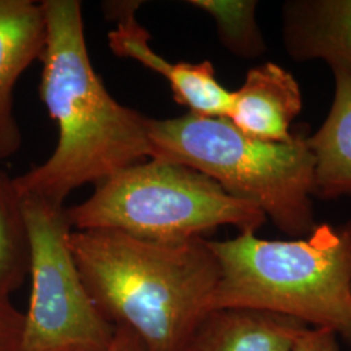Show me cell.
Returning a JSON list of instances; mask_svg holds the SVG:
<instances>
[{"instance_id":"6da1fadb","label":"cell","mask_w":351,"mask_h":351,"mask_svg":"<svg viewBox=\"0 0 351 351\" xmlns=\"http://www.w3.org/2000/svg\"><path fill=\"white\" fill-rule=\"evenodd\" d=\"M46 40L39 97L58 126L50 158L14 178L21 198L62 206L86 184L98 185L133 164L151 159L149 117L107 91L88 56L82 3L40 1Z\"/></svg>"},{"instance_id":"7a4b0ae2","label":"cell","mask_w":351,"mask_h":351,"mask_svg":"<svg viewBox=\"0 0 351 351\" xmlns=\"http://www.w3.org/2000/svg\"><path fill=\"white\" fill-rule=\"evenodd\" d=\"M69 247L91 301L149 351H184L210 311L220 269L204 237L156 242L119 230H72Z\"/></svg>"},{"instance_id":"3957f363","label":"cell","mask_w":351,"mask_h":351,"mask_svg":"<svg viewBox=\"0 0 351 351\" xmlns=\"http://www.w3.org/2000/svg\"><path fill=\"white\" fill-rule=\"evenodd\" d=\"M210 242L220 269L210 311L285 315L351 343V221L316 224L304 239L271 241L243 232Z\"/></svg>"},{"instance_id":"277c9868","label":"cell","mask_w":351,"mask_h":351,"mask_svg":"<svg viewBox=\"0 0 351 351\" xmlns=\"http://www.w3.org/2000/svg\"><path fill=\"white\" fill-rule=\"evenodd\" d=\"M151 159L180 164L210 177L226 193L263 211L290 236H307L315 223V159L307 138L265 142L226 117L195 113L149 120Z\"/></svg>"},{"instance_id":"5b68a950","label":"cell","mask_w":351,"mask_h":351,"mask_svg":"<svg viewBox=\"0 0 351 351\" xmlns=\"http://www.w3.org/2000/svg\"><path fill=\"white\" fill-rule=\"evenodd\" d=\"M65 215L72 230L110 229L156 242L203 237L226 226L255 233L267 220L261 208L229 195L210 177L158 159L106 178Z\"/></svg>"},{"instance_id":"8992f818","label":"cell","mask_w":351,"mask_h":351,"mask_svg":"<svg viewBox=\"0 0 351 351\" xmlns=\"http://www.w3.org/2000/svg\"><path fill=\"white\" fill-rule=\"evenodd\" d=\"M32 293L21 351H103L116 326L107 322L75 265L65 208L24 198Z\"/></svg>"},{"instance_id":"52a82bcc","label":"cell","mask_w":351,"mask_h":351,"mask_svg":"<svg viewBox=\"0 0 351 351\" xmlns=\"http://www.w3.org/2000/svg\"><path fill=\"white\" fill-rule=\"evenodd\" d=\"M106 14L116 21L108 34L110 49L114 55L133 59L158 75H163L173 93L175 101L189 112L207 117H228L233 91L224 88L210 62L198 64L171 63L150 46L151 36L139 24L136 12L141 1L104 3Z\"/></svg>"},{"instance_id":"ba28073f","label":"cell","mask_w":351,"mask_h":351,"mask_svg":"<svg viewBox=\"0 0 351 351\" xmlns=\"http://www.w3.org/2000/svg\"><path fill=\"white\" fill-rule=\"evenodd\" d=\"M46 40L45 13L33 0H0V159L16 154L21 132L13 113L20 75L39 59Z\"/></svg>"},{"instance_id":"9c48e42d","label":"cell","mask_w":351,"mask_h":351,"mask_svg":"<svg viewBox=\"0 0 351 351\" xmlns=\"http://www.w3.org/2000/svg\"><path fill=\"white\" fill-rule=\"evenodd\" d=\"M302 94L294 75L275 63L250 69L233 91L228 120L252 138L288 143L293 120L301 113Z\"/></svg>"},{"instance_id":"30bf717a","label":"cell","mask_w":351,"mask_h":351,"mask_svg":"<svg viewBox=\"0 0 351 351\" xmlns=\"http://www.w3.org/2000/svg\"><path fill=\"white\" fill-rule=\"evenodd\" d=\"M282 38L293 60H323L351 73V0H289Z\"/></svg>"},{"instance_id":"8fae6325","label":"cell","mask_w":351,"mask_h":351,"mask_svg":"<svg viewBox=\"0 0 351 351\" xmlns=\"http://www.w3.org/2000/svg\"><path fill=\"white\" fill-rule=\"evenodd\" d=\"M306 328L301 320L269 311L216 308L203 316L184 351H291Z\"/></svg>"},{"instance_id":"7c38bea8","label":"cell","mask_w":351,"mask_h":351,"mask_svg":"<svg viewBox=\"0 0 351 351\" xmlns=\"http://www.w3.org/2000/svg\"><path fill=\"white\" fill-rule=\"evenodd\" d=\"M335 98L326 121L307 145L315 159L314 194L351 195V73L335 69Z\"/></svg>"},{"instance_id":"4fadbf2b","label":"cell","mask_w":351,"mask_h":351,"mask_svg":"<svg viewBox=\"0 0 351 351\" xmlns=\"http://www.w3.org/2000/svg\"><path fill=\"white\" fill-rule=\"evenodd\" d=\"M30 271V246L23 198L14 178L0 169V293L11 295Z\"/></svg>"},{"instance_id":"5bb4252c","label":"cell","mask_w":351,"mask_h":351,"mask_svg":"<svg viewBox=\"0 0 351 351\" xmlns=\"http://www.w3.org/2000/svg\"><path fill=\"white\" fill-rule=\"evenodd\" d=\"M189 4L208 13L224 47L243 59L263 55L267 46L256 23L255 0H190Z\"/></svg>"},{"instance_id":"9a60e30c","label":"cell","mask_w":351,"mask_h":351,"mask_svg":"<svg viewBox=\"0 0 351 351\" xmlns=\"http://www.w3.org/2000/svg\"><path fill=\"white\" fill-rule=\"evenodd\" d=\"M25 315L0 293V351H21Z\"/></svg>"},{"instance_id":"2e32d148","label":"cell","mask_w":351,"mask_h":351,"mask_svg":"<svg viewBox=\"0 0 351 351\" xmlns=\"http://www.w3.org/2000/svg\"><path fill=\"white\" fill-rule=\"evenodd\" d=\"M337 333L326 328H306L297 337L291 351H341Z\"/></svg>"},{"instance_id":"e0dca14e","label":"cell","mask_w":351,"mask_h":351,"mask_svg":"<svg viewBox=\"0 0 351 351\" xmlns=\"http://www.w3.org/2000/svg\"><path fill=\"white\" fill-rule=\"evenodd\" d=\"M103 351H149L136 332L126 326H116L111 343Z\"/></svg>"}]
</instances>
